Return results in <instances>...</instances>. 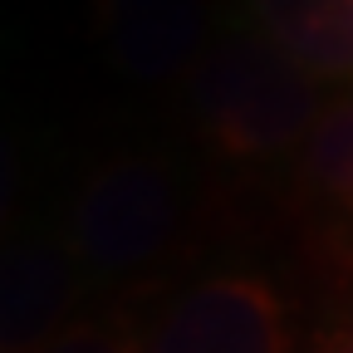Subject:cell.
Instances as JSON below:
<instances>
[{
    "label": "cell",
    "mask_w": 353,
    "mask_h": 353,
    "mask_svg": "<svg viewBox=\"0 0 353 353\" xmlns=\"http://www.w3.org/2000/svg\"><path fill=\"white\" fill-rule=\"evenodd\" d=\"M196 138L226 162H270L314 132L319 83L260 34H226L182 79Z\"/></svg>",
    "instance_id": "1"
},
{
    "label": "cell",
    "mask_w": 353,
    "mask_h": 353,
    "mask_svg": "<svg viewBox=\"0 0 353 353\" xmlns=\"http://www.w3.org/2000/svg\"><path fill=\"white\" fill-rule=\"evenodd\" d=\"M187 187L162 152H113L79 182L64 221V245L83 280H138L176 245Z\"/></svg>",
    "instance_id": "2"
},
{
    "label": "cell",
    "mask_w": 353,
    "mask_h": 353,
    "mask_svg": "<svg viewBox=\"0 0 353 353\" xmlns=\"http://www.w3.org/2000/svg\"><path fill=\"white\" fill-rule=\"evenodd\" d=\"M290 299L260 270H211L182 285L143 329V353H290Z\"/></svg>",
    "instance_id": "3"
},
{
    "label": "cell",
    "mask_w": 353,
    "mask_h": 353,
    "mask_svg": "<svg viewBox=\"0 0 353 353\" xmlns=\"http://www.w3.org/2000/svg\"><path fill=\"white\" fill-rule=\"evenodd\" d=\"M94 39L132 83L187 79L211 50L206 0H94Z\"/></svg>",
    "instance_id": "4"
},
{
    "label": "cell",
    "mask_w": 353,
    "mask_h": 353,
    "mask_svg": "<svg viewBox=\"0 0 353 353\" xmlns=\"http://www.w3.org/2000/svg\"><path fill=\"white\" fill-rule=\"evenodd\" d=\"M83 270L64 236L0 241V353H39L74 324Z\"/></svg>",
    "instance_id": "5"
},
{
    "label": "cell",
    "mask_w": 353,
    "mask_h": 353,
    "mask_svg": "<svg viewBox=\"0 0 353 353\" xmlns=\"http://www.w3.org/2000/svg\"><path fill=\"white\" fill-rule=\"evenodd\" d=\"M250 34L314 83H353V0H241Z\"/></svg>",
    "instance_id": "6"
},
{
    "label": "cell",
    "mask_w": 353,
    "mask_h": 353,
    "mask_svg": "<svg viewBox=\"0 0 353 353\" xmlns=\"http://www.w3.org/2000/svg\"><path fill=\"white\" fill-rule=\"evenodd\" d=\"M299 182L319 206L353 226V99H339L319 113L299 148Z\"/></svg>",
    "instance_id": "7"
},
{
    "label": "cell",
    "mask_w": 353,
    "mask_h": 353,
    "mask_svg": "<svg viewBox=\"0 0 353 353\" xmlns=\"http://www.w3.org/2000/svg\"><path fill=\"white\" fill-rule=\"evenodd\" d=\"M39 353H143V334L128 324V314L74 319L59 339H50Z\"/></svg>",
    "instance_id": "8"
},
{
    "label": "cell",
    "mask_w": 353,
    "mask_h": 353,
    "mask_svg": "<svg viewBox=\"0 0 353 353\" xmlns=\"http://www.w3.org/2000/svg\"><path fill=\"white\" fill-rule=\"evenodd\" d=\"M20 148L10 138V128L0 123V241H10V226H15V206H20Z\"/></svg>",
    "instance_id": "9"
},
{
    "label": "cell",
    "mask_w": 353,
    "mask_h": 353,
    "mask_svg": "<svg viewBox=\"0 0 353 353\" xmlns=\"http://www.w3.org/2000/svg\"><path fill=\"white\" fill-rule=\"evenodd\" d=\"M309 353H353V314L324 324L314 339H309Z\"/></svg>",
    "instance_id": "10"
}]
</instances>
